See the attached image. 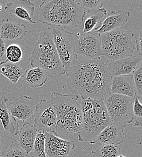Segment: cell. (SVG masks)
<instances>
[{
  "mask_svg": "<svg viewBox=\"0 0 142 157\" xmlns=\"http://www.w3.org/2000/svg\"><path fill=\"white\" fill-rule=\"evenodd\" d=\"M24 78L31 88H41L47 81L48 77L39 67H32L25 71Z\"/></svg>",
  "mask_w": 142,
  "mask_h": 157,
  "instance_id": "23",
  "label": "cell"
},
{
  "mask_svg": "<svg viewBox=\"0 0 142 157\" xmlns=\"http://www.w3.org/2000/svg\"><path fill=\"white\" fill-rule=\"evenodd\" d=\"M142 32H140L138 38L136 40V45H135L136 49L138 53V55L141 56H142Z\"/></svg>",
  "mask_w": 142,
  "mask_h": 157,
  "instance_id": "31",
  "label": "cell"
},
{
  "mask_svg": "<svg viewBox=\"0 0 142 157\" xmlns=\"http://www.w3.org/2000/svg\"><path fill=\"white\" fill-rule=\"evenodd\" d=\"M142 63L139 65L138 68L133 72L132 75L134 78V82L136 88V94L141 102L142 98Z\"/></svg>",
  "mask_w": 142,
  "mask_h": 157,
  "instance_id": "28",
  "label": "cell"
},
{
  "mask_svg": "<svg viewBox=\"0 0 142 157\" xmlns=\"http://www.w3.org/2000/svg\"><path fill=\"white\" fill-rule=\"evenodd\" d=\"M6 45L4 40L0 38V59L2 58L5 55Z\"/></svg>",
  "mask_w": 142,
  "mask_h": 157,
  "instance_id": "32",
  "label": "cell"
},
{
  "mask_svg": "<svg viewBox=\"0 0 142 157\" xmlns=\"http://www.w3.org/2000/svg\"><path fill=\"white\" fill-rule=\"evenodd\" d=\"M2 10V6H1V4H0V11Z\"/></svg>",
  "mask_w": 142,
  "mask_h": 157,
  "instance_id": "35",
  "label": "cell"
},
{
  "mask_svg": "<svg viewBox=\"0 0 142 157\" xmlns=\"http://www.w3.org/2000/svg\"><path fill=\"white\" fill-rule=\"evenodd\" d=\"M107 15V10L105 8L84 12L82 25V33L94 32L99 29L104 18Z\"/></svg>",
  "mask_w": 142,
  "mask_h": 157,
  "instance_id": "19",
  "label": "cell"
},
{
  "mask_svg": "<svg viewBox=\"0 0 142 157\" xmlns=\"http://www.w3.org/2000/svg\"><path fill=\"white\" fill-rule=\"evenodd\" d=\"M82 114V128L78 134L80 142L96 144L102 131L112 124L103 100L82 98L80 101Z\"/></svg>",
  "mask_w": 142,
  "mask_h": 157,
  "instance_id": "4",
  "label": "cell"
},
{
  "mask_svg": "<svg viewBox=\"0 0 142 157\" xmlns=\"http://www.w3.org/2000/svg\"><path fill=\"white\" fill-rule=\"evenodd\" d=\"M104 101L112 124L124 129L134 121L133 98L111 93Z\"/></svg>",
  "mask_w": 142,
  "mask_h": 157,
  "instance_id": "8",
  "label": "cell"
},
{
  "mask_svg": "<svg viewBox=\"0 0 142 157\" xmlns=\"http://www.w3.org/2000/svg\"><path fill=\"white\" fill-rule=\"evenodd\" d=\"M65 75L68 78L62 90L81 98L104 100L111 94L112 78L101 58L86 59L78 55Z\"/></svg>",
  "mask_w": 142,
  "mask_h": 157,
  "instance_id": "1",
  "label": "cell"
},
{
  "mask_svg": "<svg viewBox=\"0 0 142 157\" xmlns=\"http://www.w3.org/2000/svg\"><path fill=\"white\" fill-rule=\"evenodd\" d=\"M7 105L12 116L15 118L25 121L33 117L36 105L31 97L22 96L20 98H11Z\"/></svg>",
  "mask_w": 142,
  "mask_h": 157,
  "instance_id": "12",
  "label": "cell"
},
{
  "mask_svg": "<svg viewBox=\"0 0 142 157\" xmlns=\"http://www.w3.org/2000/svg\"><path fill=\"white\" fill-rule=\"evenodd\" d=\"M110 93L133 98L136 91L132 75H128L112 78Z\"/></svg>",
  "mask_w": 142,
  "mask_h": 157,
  "instance_id": "16",
  "label": "cell"
},
{
  "mask_svg": "<svg viewBox=\"0 0 142 157\" xmlns=\"http://www.w3.org/2000/svg\"><path fill=\"white\" fill-rule=\"evenodd\" d=\"M83 14L74 0H44L38 9L39 21L48 25L78 27L82 24Z\"/></svg>",
  "mask_w": 142,
  "mask_h": 157,
  "instance_id": "3",
  "label": "cell"
},
{
  "mask_svg": "<svg viewBox=\"0 0 142 157\" xmlns=\"http://www.w3.org/2000/svg\"><path fill=\"white\" fill-rule=\"evenodd\" d=\"M45 139L44 133L38 132L35 140L33 148L30 153L31 157H47L45 151Z\"/></svg>",
  "mask_w": 142,
  "mask_h": 157,
  "instance_id": "24",
  "label": "cell"
},
{
  "mask_svg": "<svg viewBox=\"0 0 142 157\" xmlns=\"http://www.w3.org/2000/svg\"><path fill=\"white\" fill-rule=\"evenodd\" d=\"M38 132L35 125L29 122L24 123L21 128L18 135V144L27 154H30Z\"/></svg>",
  "mask_w": 142,
  "mask_h": 157,
  "instance_id": "20",
  "label": "cell"
},
{
  "mask_svg": "<svg viewBox=\"0 0 142 157\" xmlns=\"http://www.w3.org/2000/svg\"><path fill=\"white\" fill-rule=\"evenodd\" d=\"M125 157V156H123V155H122V154H121L120 155H119V156H117V157Z\"/></svg>",
  "mask_w": 142,
  "mask_h": 157,
  "instance_id": "34",
  "label": "cell"
},
{
  "mask_svg": "<svg viewBox=\"0 0 142 157\" xmlns=\"http://www.w3.org/2000/svg\"><path fill=\"white\" fill-rule=\"evenodd\" d=\"M1 157H31L19 146H15L7 150Z\"/></svg>",
  "mask_w": 142,
  "mask_h": 157,
  "instance_id": "30",
  "label": "cell"
},
{
  "mask_svg": "<svg viewBox=\"0 0 142 157\" xmlns=\"http://www.w3.org/2000/svg\"><path fill=\"white\" fill-rule=\"evenodd\" d=\"M48 29L52 33L56 51L66 72L78 58L75 50L79 33L75 34L59 26L49 25Z\"/></svg>",
  "mask_w": 142,
  "mask_h": 157,
  "instance_id": "7",
  "label": "cell"
},
{
  "mask_svg": "<svg viewBox=\"0 0 142 157\" xmlns=\"http://www.w3.org/2000/svg\"><path fill=\"white\" fill-rule=\"evenodd\" d=\"M79 98L75 94H51L50 101L57 117L56 126L53 132L56 136L78 134L81 131L82 114Z\"/></svg>",
  "mask_w": 142,
  "mask_h": 157,
  "instance_id": "2",
  "label": "cell"
},
{
  "mask_svg": "<svg viewBox=\"0 0 142 157\" xmlns=\"http://www.w3.org/2000/svg\"><path fill=\"white\" fill-rule=\"evenodd\" d=\"M29 60L32 67L40 68L48 78L56 79L65 74L48 29L40 33Z\"/></svg>",
  "mask_w": 142,
  "mask_h": 157,
  "instance_id": "5",
  "label": "cell"
},
{
  "mask_svg": "<svg viewBox=\"0 0 142 157\" xmlns=\"http://www.w3.org/2000/svg\"><path fill=\"white\" fill-rule=\"evenodd\" d=\"M5 55L8 61L17 63L22 59L23 52L19 45L12 44L6 47Z\"/></svg>",
  "mask_w": 142,
  "mask_h": 157,
  "instance_id": "26",
  "label": "cell"
},
{
  "mask_svg": "<svg viewBox=\"0 0 142 157\" xmlns=\"http://www.w3.org/2000/svg\"><path fill=\"white\" fill-rule=\"evenodd\" d=\"M130 13L128 11H112L106 15L100 28L94 32L101 35L120 29L128 21Z\"/></svg>",
  "mask_w": 142,
  "mask_h": 157,
  "instance_id": "15",
  "label": "cell"
},
{
  "mask_svg": "<svg viewBox=\"0 0 142 157\" xmlns=\"http://www.w3.org/2000/svg\"><path fill=\"white\" fill-rule=\"evenodd\" d=\"M5 10L21 20L26 21L32 24H36L32 20L35 12V4L30 0H17L6 4Z\"/></svg>",
  "mask_w": 142,
  "mask_h": 157,
  "instance_id": "14",
  "label": "cell"
},
{
  "mask_svg": "<svg viewBox=\"0 0 142 157\" xmlns=\"http://www.w3.org/2000/svg\"><path fill=\"white\" fill-rule=\"evenodd\" d=\"M33 118V124L40 132H53L56 126V113L51 101L41 100L35 106Z\"/></svg>",
  "mask_w": 142,
  "mask_h": 157,
  "instance_id": "9",
  "label": "cell"
},
{
  "mask_svg": "<svg viewBox=\"0 0 142 157\" xmlns=\"http://www.w3.org/2000/svg\"><path fill=\"white\" fill-rule=\"evenodd\" d=\"M132 111L134 120V126L140 127L142 124V105L137 94L133 98Z\"/></svg>",
  "mask_w": 142,
  "mask_h": 157,
  "instance_id": "27",
  "label": "cell"
},
{
  "mask_svg": "<svg viewBox=\"0 0 142 157\" xmlns=\"http://www.w3.org/2000/svg\"><path fill=\"white\" fill-rule=\"evenodd\" d=\"M123 129V128L114 124L107 126L99 134L96 140V144L117 146L123 142L122 136Z\"/></svg>",
  "mask_w": 142,
  "mask_h": 157,
  "instance_id": "21",
  "label": "cell"
},
{
  "mask_svg": "<svg viewBox=\"0 0 142 157\" xmlns=\"http://www.w3.org/2000/svg\"><path fill=\"white\" fill-rule=\"evenodd\" d=\"M142 63V56L139 55L111 61L106 65L107 71L111 78L132 75Z\"/></svg>",
  "mask_w": 142,
  "mask_h": 157,
  "instance_id": "13",
  "label": "cell"
},
{
  "mask_svg": "<svg viewBox=\"0 0 142 157\" xmlns=\"http://www.w3.org/2000/svg\"><path fill=\"white\" fill-rule=\"evenodd\" d=\"M121 154L120 149L113 145H102L92 152L93 157H116Z\"/></svg>",
  "mask_w": 142,
  "mask_h": 157,
  "instance_id": "25",
  "label": "cell"
},
{
  "mask_svg": "<svg viewBox=\"0 0 142 157\" xmlns=\"http://www.w3.org/2000/svg\"><path fill=\"white\" fill-rule=\"evenodd\" d=\"M75 50L77 55L86 59L99 58L102 56L100 35L95 32L79 33Z\"/></svg>",
  "mask_w": 142,
  "mask_h": 157,
  "instance_id": "10",
  "label": "cell"
},
{
  "mask_svg": "<svg viewBox=\"0 0 142 157\" xmlns=\"http://www.w3.org/2000/svg\"><path fill=\"white\" fill-rule=\"evenodd\" d=\"M25 71L20 65L12 63L7 60L0 62V75L8 78L12 83H17L24 78Z\"/></svg>",
  "mask_w": 142,
  "mask_h": 157,
  "instance_id": "22",
  "label": "cell"
},
{
  "mask_svg": "<svg viewBox=\"0 0 142 157\" xmlns=\"http://www.w3.org/2000/svg\"><path fill=\"white\" fill-rule=\"evenodd\" d=\"M78 2L84 12L101 9L103 4L102 0H80Z\"/></svg>",
  "mask_w": 142,
  "mask_h": 157,
  "instance_id": "29",
  "label": "cell"
},
{
  "mask_svg": "<svg viewBox=\"0 0 142 157\" xmlns=\"http://www.w3.org/2000/svg\"><path fill=\"white\" fill-rule=\"evenodd\" d=\"M27 33L24 24L11 21L8 19L2 20L0 24V38L6 40H21Z\"/></svg>",
  "mask_w": 142,
  "mask_h": 157,
  "instance_id": "17",
  "label": "cell"
},
{
  "mask_svg": "<svg viewBox=\"0 0 142 157\" xmlns=\"http://www.w3.org/2000/svg\"><path fill=\"white\" fill-rule=\"evenodd\" d=\"M47 157H70L75 149L73 141L62 139L53 132H44Z\"/></svg>",
  "mask_w": 142,
  "mask_h": 157,
  "instance_id": "11",
  "label": "cell"
},
{
  "mask_svg": "<svg viewBox=\"0 0 142 157\" xmlns=\"http://www.w3.org/2000/svg\"><path fill=\"white\" fill-rule=\"evenodd\" d=\"M2 144L1 142V138L0 137V157L2 155Z\"/></svg>",
  "mask_w": 142,
  "mask_h": 157,
  "instance_id": "33",
  "label": "cell"
},
{
  "mask_svg": "<svg viewBox=\"0 0 142 157\" xmlns=\"http://www.w3.org/2000/svg\"><path fill=\"white\" fill-rule=\"evenodd\" d=\"M8 99L6 96H0V121L4 131L13 136H18L20 132L19 124L7 108Z\"/></svg>",
  "mask_w": 142,
  "mask_h": 157,
  "instance_id": "18",
  "label": "cell"
},
{
  "mask_svg": "<svg viewBox=\"0 0 142 157\" xmlns=\"http://www.w3.org/2000/svg\"><path fill=\"white\" fill-rule=\"evenodd\" d=\"M133 38L134 33L131 29H118L101 34L102 56L111 61L132 56L136 50Z\"/></svg>",
  "mask_w": 142,
  "mask_h": 157,
  "instance_id": "6",
  "label": "cell"
}]
</instances>
